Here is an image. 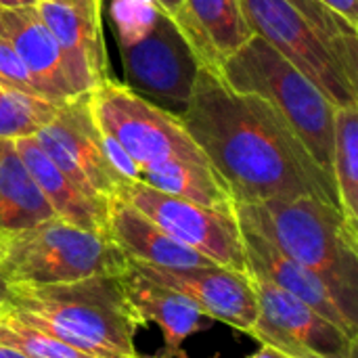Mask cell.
<instances>
[{
	"label": "cell",
	"instance_id": "cell-11",
	"mask_svg": "<svg viewBox=\"0 0 358 358\" xmlns=\"http://www.w3.org/2000/svg\"><path fill=\"white\" fill-rule=\"evenodd\" d=\"M130 264L153 283H159L191 300L208 319L220 321L250 336L258 319V300L248 275L222 268L218 264L189 268H162L138 262Z\"/></svg>",
	"mask_w": 358,
	"mask_h": 358
},
{
	"label": "cell",
	"instance_id": "cell-12",
	"mask_svg": "<svg viewBox=\"0 0 358 358\" xmlns=\"http://www.w3.org/2000/svg\"><path fill=\"white\" fill-rule=\"evenodd\" d=\"M36 8L61 46L69 80L78 94L90 92L109 80L101 0H42Z\"/></svg>",
	"mask_w": 358,
	"mask_h": 358
},
{
	"label": "cell",
	"instance_id": "cell-22",
	"mask_svg": "<svg viewBox=\"0 0 358 358\" xmlns=\"http://www.w3.org/2000/svg\"><path fill=\"white\" fill-rule=\"evenodd\" d=\"M187 4L218 63L254 36L239 0H187Z\"/></svg>",
	"mask_w": 358,
	"mask_h": 358
},
{
	"label": "cell",
	"instance_id": "cell-25",
	"mask_svg": "<svg viewBox=\"0 0 358 358\" xmlns=\"http://www.w3.org/2000/svg\"><path fill=\"white\" fill-rule=\"evenodd\" d=\"M178 29V34L185 38V42L189 44L197 67H208L212 71H220V63L212 50V46L208 44L206 36L201 34L199 25L195 23L187 0H151Z\"/></svg>",
	"mask_w": 358,
	"mask_h": 358
},
{
	"label": "cell",
	"instance_id": "cell-15",
	"mask_svg": "<svg viewBox=\"0 0 358 358\" xmlns=\"http://www.w3.org/2000/svg\"><path fill=\"white\" fill-rule=\"evenodd\" d=\"M0 38L17 50L46 101L63 103L78 94L69 80L61 46L40 19L36 4L0 8Z\"/></svg>",
	"mask_w": 358,
	"mask_h": 358
},
{
	"label": "cell",
	"instance_id": "cell-26",
	"mask_svg": "<svg viewBox=\"0 0 358 358\" xmlns=\"http://www.w3.org/2000/svg\"><path fill=\"white\" fill-rule=\"evenodd\" d=\"M0 86L29 94V96H40V88L34 82L31 73L27 71L25 63L21 61V57L17 55V50L4 40L0 38Z\"/></svg>",
	"mask_w": 358,
	"mask_h": 358
},
{
	"label": "cell",
	"instance_id": "cell-31",
	"mask_svg": "<svg viewBox=\"0 0 358 358\" xmlns=\"http://www.w3.org/2000/svg\"><path fill=\"white\" fill-rule=\"evenodd\" d=\"M0 358H27L25 355H21L19 350L6 346V344H0Z\"/></svg>",
	"mask_w": 358,
	"mask_h": 358
},
{
	"label": "cell",
	"instance_id": "cell-17",
	"mask_svg": "<svg viewBox=\"0 0 358 358\" xmlns=\"http://www.w3.org/2000/svg\"><path fill=\"white\" fill-rule=\"evenodd\" d=\"M15 147L57 218L73 227H80L99 235H107L111 199L94 197L86 193L84 189H80L76 182H71L55 166V162L44 153L36 136L17 138Z\"/></svg>",
	"mask_w": 358,
	"mask_h": 358
},
{
	"label": "cell",
	"instance_id": "cell-6",
	"mask_svg": "<svg viewBox=\"0 0 358 358\" xmlns=\"http://www.w3.org/2000/svg\"><path fill=\"white\" fill-rule=\"evenodd\" d=\"M115 4L117 36L128 80L145 92L185 103L191 96L197 61L174 23L151 2Z\"/></svg>",
	"mask_w": 358,
	"mask_h": 358
},
{
	"label": "cell",
	"instance_id": "cell-9",
	"mask_svg": "<svg viewBox=\"0 0 358 358\" xmlns=\"http://www.w3.org/2000/svg\"><path fill=\"white\" fill-rule=\"evenodd\" d=\"M117 199L143 212L172 239L199 252L214 264L248 275L243 237L235 212L212 210L134 180L122 185Z\"/></svg>",
	"mask_w": 358,
	"mask_h": 358
},
{
	"label": "cell",
	"instance_id": "cell-20",
	"mask_svg": "<svg viewBox=\"0 0 358 358\" xmlns=\"http://www.w3.org/2000/svg\"><path fill=\"white\" fill-rule=\"evenodd\" d=\"M136 182H143L168 195L195 201L212 210L235 212L233 197L212 164L166 162V164L141 170Z\"/></svg>",
	"mask_w": 358,
	"mask_h": 358
},
{
	"label": "cell",
	"instance_id": "cell-29",
	"mask_svg": "<svg viewBox=\"0 0 358 358\" xmlns=\"http://www.w3.org/2000/svg\"><path fill=\"white\" fill-rule=\"evenodd\" d=\"M248 358H287V357H285V355H281L279 350H275V348L266 346V344H260V348H258L254 355H250Z\"/></svg>",
	"mask_w": 358,
	"mask_h": 358
},
{
	"label": "cell",
	"instance_id": "cell-30",
	"mask_svg": "<svg viewBox=\"0 0 358 358\" xmlns=\"http://www.w3.org/2000/svg\"><path fill=\"white\" fill-rule=\"evenodd\" d=\"M36 0H0V8H19V6H34Z\"/></svg>",
	"mask_w": 358,
	"mask_h": 358
},
{
	"label": "cell",
	"instance_id": "cell-10",
	"mask_svg": "<svg viewBox=\"0 0 358 358\" xmlns=\"http://www.w3.org/2000/svg\"><path fill=\"white\" fill-rule=\"evenodd\" d=\"M250 281L258 300L250 338L287 358H357L358 338L292 294L254 277Z\"/></svg>",
	"mask_w": 358,
	"mask_h": 358
},
{
	"label": "cell",
	"instance_id": "cell-1",
	"mask_svg": "<svg viewBox=\"0 0 358 358\" xmlns=\"http://www.w3.org/2000/svg\"><path fill=\"white\" fill-rule=\"evenodd\" d=\"M182 124L224 180L233 203L317 197L340 208L334 178L268 101L197 67Z\"/></svg>",
	"mask_w": 358,
	"mask_h": 358
},
{
	"label": "cell",
	"instance_id": "cell-27",
	"mask_svg": "<svg viewBox=\"0 0 358 358\" xmlns=\"http://www.w3.org/2000/svg\"><path fill=\"white\" fill-rule=\"evenodd\" d=\"M323 4H327L329 8H334L336 13H340L342 17H346L350 23L357 25L358 19V0H321Z\"/></svg>",
	"mask_w": 358,
	"mask_h": 358
},
{
	"label": "cell",
	"instance_id": "cell-14",
	"mask_svg": "<svg viewBox=\"0 0 358 358\" xmlns=\"http://www.w3.org/2000/svg\"><path fill=\"white\" fill-rule=\"evenodd\" d=\"M241 237H243V250H245L248 277L266 281L292 294L294 298L302 300L304 304L315 308L319 315L336 323L340 329L358 338L357 325H352L346 319V315L342 313L329 287L310 268L302 266L300 262L283 254L273 241H268L266 237H262L260 233L252 229L241 227Z\"/></svg>",
	"mask_w": 358,
	"mask_h": 358
},
{
	"label": "cell",
	"instance_id": "cell-13",
	"mask_svg": "<svg viewBox=\"0 0 358 358\" xmlns=\"http://www.w3.org/2000/svg\"><path fill=\"white\" fill-rule=\"evenodd\" d=\"M34 136L59 147L84 174L88 185L105 199H115L124 180L107 162L101 130L92 115L90 92L76 94L59 105L57 115Z\"/></svg>",
	"mask_w": 358,
	"mask_h": 358
},
{
	"label": "cell",
	"instance_id": "cell-18",
	"mask_svg": "<svg viewBox=\"0 0 358 358\" xmlns=\"http://www.w3.org/2000/svg\"><path fill=\"white\" fill-rule=\"evenodd\" d=\"M107 237L126 254L130 262L162 268H189L214 264L199 252L178 243L143 212L124 199H111Z\"/></svg>",
	"mask_w": 358,
	"mask_h": 358
},
{
	"label": "cell",
	"instance_id": "cell-5",
	"mask_svg": "<svg viewBox=\"0 0 358 358\" xmlns=\"http://www.w3.org/2000/svg\"><path fill=\"white\" fill-rule=\"evenodd\" d=\"M126 254L107 237L61 218L0 233V275L8 285H57L88 277H122Z\"/></svg>",
	"mask_w": 358,
	"mask_h": 358
},
{
	"label": "cell",
	"instance_id": "cell-33",
	"mask_svg": "<svg viewBox=\"0 0 358 358\" xmlns=\"http://www.w3.org/2000/svg\"><path fill=\"white\" fill-rule=\"evenodd\" d=\"M145 358H147V357H145ZM155 358H162V357H155Z\"/></svg>",
	"mask_w": 358,
	"mask_h": 358
},
{
	"label": "cell",
	"instance_id": "cell-4",
	"mask_svg": "<svg viewBox=\"0 0 358 358\" xmlns=\"http://www.w3.org/2000/svg\"><path fill=\"white\" fill-rule=\"evenodd\" d=\"M220 78L235 92L268 101L298 132L315 162L334 178V103L260 36L220 63Z\"/></svg>",
	"mask_w": 358,
	"mask_h": 358
},
{
	"label": "cell",
	"instance_id": "cell-28",
	"mask_svg": "<svg viewBox=\"0 0 358 358\" xmlns=\"http://www.w3.org/2000/svg\"><path fill=\"white\" fill-rule=\"evenodd\" d=\"M8 304H10V285L0 275V315L8 308Z\"/></svg>",
	"mask_w": 358,
	"mask_h": 358
},
{
	"label": "cell",
	"instance_id": "cell-2",
	"mask_svg": "<svg viewBox=\"0 0 358 358\" xmlns=\"http://www.w3.org/2000/svg\"><path fill=\"white\" fill-rule=\"evenodd\" d=\"M235 218L310 268L358 327V229L340 208L317 197L235 203Z\"/></svg>",
	"mask_w": 358,
	"mask_h": 358
},
{
	"label": "cell",
	"instance_id": "cell-24",
	"mask_svg": "<svg viewBox=\"0 0 358 358\" xmlns=\"http://www.w3.org/2000/svg\"><path fill=\"white\" fill-rule=\"evenodd\" d=\"M0 344H6L27 358H92L52 334L19 319L8 308L0 315Z\"/></svg>",
	"mask_w": 358,
	"mask_h": 358
},
{
	"label": "cell",
	"instance_id": "cell-23",
	"mask_svg": "<svg viewBox=\"0 0 358 358\" xmlns=\"http://www.w3.org/2000/svg\"><path fill=\"white\" fill-rule=\"evenodd\" d=\"M59 105L0 86V138L34 136L57 115Z\"/></svg>",
	"mask_w": 358,
	"mask_h": 358
},
{
	"label": "cell",
	"instance_id": "cell-8",
	"mask_svg": "<svg viewBox=\"0 0 358 358\" xmlns=\"http://www.w3.org/2000/svg\"><path fill=\"white\" fill-rule=\"evenodd\" d=\"M252 34L268 42L300 69L334 107L358 105V82L348 76L331 46L287 0H239Z\"/></svg>",
	"mask_w": 358,
	"mask_h": 358
},
{
	"label": "cell",
	"instance_id": "cell-3",
	"mask_svg": "<svg viewBox=\"0 0 358 358\" xmlns=\"http://www.w3.org/2000/svg\"><path fill=\"white\" fill-rule=\"evenodd\" d=\"M8 310L92 358H145L143 327L120 277H88L57 285H10Z\"/></svg>",
	"mask_w": 358,
	"mask_h": 358
},
{
	"label": "cell",
	"instance_id": "cell-32",
	"mask_svg": "<svg viewBox=\"0 0 358 358\" xmlns=\"http://www.w3.org/2000/svg\"><path fill=\"white\" fill-rule=\"evenodd\" d=\"M38 2H42V0H36V4H38Z\"/></svg>",
	"mask_w": 358,
	"mask_h": 358
},
{
	"label": "cell",
	"instance_id": "cell-7",
	"mask_svg": "<svg viewBox=\"0 0 358 358\" xmlns=\"http://www.w3.org/2000/svg\"><path fill=\"white\" fill-rule=\"evenodd\" d=\"M90 105L99 130L120 143L138 174L166 162L210 164L180 117L145 101L124 84L105 80L90 90Z\"/></svg>",
	"mask_w": 358,
	"mask_h": 358
},
{
	"label": "cell",
	"instance_id": "cell-16",
	"mask_svg": "<svg viewBox=\"0 0 358 358\" xmlns=\"http://www.w3.org/2000/svg\"><path fill=\"white\" fill-rule=\"evenodd\" d=\"M120 279L124 294L143 327L147 323H155L159 327L164 336V350L159 352L162 358L180 357L185 340L206 329L208 317L191 300L143 277L132 268V264Z\"/></svg>",
	"mask_w": 358,
	"mask_h": 358
},
{
	"label": "cell",
	"instance_id": "cell-21",
	"mask_svg": "<svg viewBox=\"0 0 358 358\" xmlns=\"http://www.w3.org/2000/svg\"><path fill=\"white\" fill-rule=\"evenodd\" d=\"M334 182L344 218L358 229V111L357 105L334 111Z\"/></svg>",
	"mask_w": 358,
	"mask_h": 358
},
{
	"label": "cell",
	"instance_id": "cell-19",
	"mask_svg": "<svg viewBox=\"0 0 358 358\" xmlns=\"http://www.w3.org/2000/svg\"><path fill=\"white\" fill-rule=\"evenodd\" d=\"M55 218L15 141L0 138V233L21 231Z\"/></svg>",
	"mask_w": 358,
	"mask_h": 358
}]
</instances>
